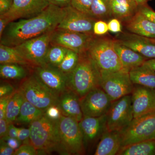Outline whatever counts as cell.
<instances>
[{"label": "cell", "instance_id": "44dd1931", "mask_svg": "<svg viewBox=\"0 0 155 155\" xmlns=\"http://www.w3.org/2000/svg\"><path fill=\"white\" fill-rule=\"evenodd\" d=\"M129 32L155 38V24L137 11L131 19L122 23Z\"/></svg>", "mask_w": 155, "mask_h": 155}, {"label": "cell", "instance_id": "ba28073f", "mask_svg": "<svg viewBox=\"0 0 155 155\" xmlns=\"http://www.w3.org/2000/svg\"><path fill=\"white\" fill-rule=\"evenodd\" d=\"M101 87L112 101L131 94L134 84L130 79L129 71H100Z\"/></svg>", "mask_w": 155, "mask_h": 155}, {"label": "cell", "instance_id": "d6986e66", "mask_svg": "<svg viewBox=\"0 0 155 155\" xmlns=\"http://www.w3.org/2000/svg\"><path fill=\"white\" fill-rule=\"evenodd\" d=\"M58 105L63 116L72 117L78 122L83 118L80 98L71 90L67 89L59 96Z\"/></svg>", "mask_w": 155, "mask_h": 155}, {"label": "cell", "instance_id": "52a82bcc", "mask_svg": "<svg viewBox=\"0 0 155 155\" xmlns=\"http://www.w3.org/2000/svg\"><path fill=\"white\" fill-rule=\"evenodd\" d=\"M121 147L135 143L155 140V112L134 118L119 131Z\"/></svg>", "mask_w": 155, "mask_h": 155}, {"label": "cell", "instance_id": "30bf717a", "mask_svg": "<svg viewBox=\"0 0 155 155\" xmlns=\"http://www.w3.org/2000/svg\"><path fill=\"white\" fill-rule=\"evenodd\" d=\"M131 94L113 101L106 114V130L119 131L134 119Z\"/></svg>", "mask_w": 155, "mask_h": 155}, {"label": "cell", "instance_id": "cb8c5ba5", "mask_svg": "<svg viewBox=\"0 0 155 155\" xmlns=\"http://www.w3.org/2000/svg\"><path fill=\"white\" fill-rule=\"evenodd\" d=\"M129 73L134 84L155 90V71L142 65L131 69Z\"/></svg>", "mask_w": 155, "mask_h": 155}, {"label": "cell", "instance_id": "836d02e7", "mask_svg": "<svg viewBox=\"0 0 155 155\" xmlns=\"http://www.w3.org/2000/svg\"><path fill=\"white\" fill-rule=\"evenodd\" d=\"M109 31L107 22L103 20H97L93 26V34L96 36H102L107 33Z\"/></svg>", "mask_w": 155, "mask_h": 155}, {"label": "cell", "instance_id": "7dc6e473", "mask_svg": "<svg viewBox=\"0 0 155 155\" xmlns=\"http://www.w3.org/2000/svg\"><path fill=\"white\" fill-rule=\"evenodd\" d=\"M18 127L14 126L13 123H9L7 136L12 138H17Z\"/></svg>", "mask_w": 155, "mask_h": 155}, {"label": "cell", "instance_id": "e575fe53", "mask_svg": "<svg viewBox=\"0 0 155 155\" xmlns=\"http://www.w3.org/2000/svg\"><path fill=\"white\" fill-rule=\"evenodd\" d=\"M38 155L37 151L31 143L22 144L15 151L14 155Z\"/></svg>", "mask_w": 155, "mask_h": 155}, {"label": "cell", "instance_id": "f907efd6", "mask_svg": "<svg viewBox=\"0 0 155 155\" xmlns=\"http://www.w3.org/2000/svg\"><path fill=\"white\" fill-rule=\"evenodd\" d=\"M150 1L151 0H135V2H136L138 5L147 4L148 2Z\"/></svg>", "mask_w": 155, "mask_h": 155}, {"label": "cell", "instance_id": "7c38bea8", "mask_svg": "<svg viewBox=\"0 0 155 155\" xmlns=\"http://www.w3.org/2000/svg\"><path fill=\"white\" fill-rule=\"evenodd\" d=\"M94 34L78 33L56 28L53 31L51 45L64 47L80 54L87 51Z\"/></svg>", "mask_w": 155, "mask_h": 155}, {"label": "cell", "instance_id": "d4e9b609", "mask_svg": "<svg viewBox=\"0 0 155 155\" xmlns=\"http://www.w3.org/2000/svg\"><path fill=\"white\" fill-rule=\"evenodd\" d=\"M117 155H155V140L138 142L121 147Z\"/></svg>", "mask_w": 155, "mask_h": 155}, {"label": "cell", "instance_id": "1f68e13d", "mask_svg": "<svg viewBox=\"0 0 155 155\" xmlns=\"http://www.w3.org/2000/svg\"><path fill=\"white\" fill-rule=\"evenodd\" d=\"M79 59V54L72 50L68 49L64 59L58 68L68 75L76 67Z\"/></svg>", "mask_w": 155, "mask_h": 155}, {"label": "cell", "instance_id": "484cf974", "mask_svg": "<svg viewBox=\"0 0 155 155\" xmlns=\"http://www.w3.org/2000/svg\"><path fill=\"white\" fill-rule=\"evenodd\" d=\"M45 111L40 110L24 100L20 113L15 122L22 124H29L41 117L45 114Z\"/></svg>", "mask_w": 155, "mask_h": 155}, {"label": "cell", "instance_id": "4fadbf2b", "mask_svg": "<svg viewBox=\"0 0 155 155\" xmlns=\"http://www.w3.org/2000/svg\"><path fill=\"white\" fill-rule=\"evenodd\" d=\"M65 8L66 14L57 28L78 33L94 34V25L97 19L76 10L71 5Z\"/></svg>", "mask_w": 155, "mask_h": 155}, {"label": "cell", "instance_id": "d6a6232c", "mask_svg": "<svg viewBox=\"0 0 155 155\" xmlns=\"http://www.w3.org/2000/svg\"><path fill=\"white\" fill-rule=\"evenodd\" d=\"M93 0H71V5L74 8L90 15Z\"/></svg>", "mask_w": 155, "mask_h": 155}, {"label": "cell", "instance_id": "9c48e42d", "mask_svg": "<svg viewBox=\"0 0 155 155\" xmlns=\"http://www.w3.org/2000/svg\"><path fill=\"white\" fill-rule=\"evenodd\" d=\"M53 31L28 40L14 48L31 65L45 66Z\"/></svg>", "mask_w": 155, "mask_h": 155}, {"label": "cell", "instance_id": "ee69618b", "mask_svg": "<svg viewBox=\"0 0 155 155\" xmlns=\"http://www.w3.org/2000/svg\"><path fill=\"white\" fill-rule=\"evenodd\" d=\"M15 150L11 148L6 143L4 140L1 139V146H0V155H14Z\"/></svg>", "mask_w": 155, "mask_h": 155}, {"label": "cell", "instance_id": "7bdbcfd3", "mask_svg": "<svg viewBox=\"0 0 155 155\" xmlns=\"http://www.w3.org/2000/svg\"><path fill=\"white\" fill-rule=\"evenodd\" d=\"M14 0H0V16L4 15L11 9Z\"/></svg>", "mask_w": 155, "mask_h": 155}, {"label": "cell", "instance_id": "74e56055", "mask_svg": "<svg viewBox=\"0 0 155 155\" xmlns=\"http://www.w3.org/2000/svg\"><path fill=\"white\" fill-rule=\"evenodd\" d=\"M30 136V128L19 127L18 129L17 139L22 144L30 143L29 138Z\"/></svg>", "mask_w": 155, "mask_h": 155}, {"label": "cell", "instance_id": "681fc988", "mask_svg": "<svg viewBox=\"0 0 155 155\" xmlns=\"http://www.w3.org/2000/svg\"><path fill=\"white\" fill-rule=\"evenodd\" d=\"M143 65L155 71V58L147 60Z\"/></svg>", "mask_w": 155, "mask_h": 155}, {"label": "cell", "instance_id": "3957f363", "mask_svg": "<svg viewBox=\"0 0 155 155\" xmlns=\"http://www.w3.org/2000/svg\"><path fill=\"white\" fill-rule=\"evenodd\" d=\"M100 87L101 72L98 67L87 52L79 54L78 64L68 75V89L80 99L92 90Z\"/></svg>", "mask_w": 155, "mask_h": 155}, {"label": "cell", "instance_id": "5b68a950", "mask_svg": "<svg viewBox=\"0 0 155 155\" xmlns=\"http://www.w3.org/2000/svg\"><path fill=\"white\" fill-rule=\"evenodd\" d=\"M19 89L25 100L40 110L45 111L50 106L58 105L59 96L48 88L34 73L22 79Z\"/></svg>", "mask_w": 155, "mask_h": 155}, {"label": "cell", "instance_id": "603a6c76", "mask_svg": "<svg viewBox=\"0 0 155 155\" xmlns=\"http://www.w3.org/2000/svg\"><path fill=\"white\" fill-rule=\"evenodd\" d=\"M138 6L135 0H111L112 16L123 23L137 13Z\"/></svg>", "mask_w": 155, "mask_h": 155}, {"label": "cell", "instance_id": "7402d4cb", "mask_svg": "<svg viewBox=\"0 0 155 155\" xmlns=\"http://www.w3.org/2000/svg\"><path fill=\"white\" fill-rule=\"evenodd\" d=\"M121 147L119 131L106 130L100 139L94 155H117Z\"/></svg>", "mask_w": 155, "mask_h": 155}, {"label": "cell", "instance_id": "8992f818", "mask_svg": "<svg viewBox=\"0 0 155 155\" xmlns=\"http://www.w3.org/2000/svg\"><path fill=\"white\" fill-rule=\"evenodd\" d=\"M58 123L64 155L84 154L85 145L79 122L72 117L62 115Z\"/></svg>", "mask_w": 155, "mask_h": 155}, {"label": "cell", "instance_id": "2e32d148", "mask_svg": "<svg viewBox=\"0 0 155 155\" xmlns=\"http://www.w3.org/2000/svg\"><path fill=\"white\" fill-rule=\"evenodd\" d=\"M122 44L130 48L147 59L155 58V38L122 31L114 38Z\"/></svg>", "mask_w": 155, "mask_h": 155}, {"label": "cell", "instance_id": "ffe728a7", "mask_svg": "<svg viewBox=\"0 0 155 155\" xmlns=\"http://www.w3.org/2000/svg\"><path fill=\"white\" fill-rule=\"evenodd\" d=\"M114 40V47L119 56L122 66L127 71L141 66L147 60V58Z\"/></svg>", "mask_w": 155, "mask_h": 155}, {"label": "cell", "instance_id": "f1b7e54d", "mask_svg": "<svg viewBox=\"0 0 155 155\" xmlns=\"http://www.w3.org/2000/svg\"><path fill=\"white\" fill-rule=\"evenodd\" d=\"M0 64H19L24 67L30 66L28 62L12 47L0 45Z\"/></svg>", "mask_w": 155, "mask_h": 155}, {"label": "cell", "instance_id": "bcb514c9", "mask_svg": "<svg viewBox=\"0 0 155 155\" xmlns=\"http://www.w3.org/2000/svg\"><path fill=\"white\" fill-rule=\"evenodd\" d=\"M50 4L61 8H65L71 5V0H48Z\"/></svg>", "mask_w": 155, "mask_h": 155}, {"label": "cell", "instance_id": "9a60e30c", "mask_svg": "<svg viewBox=\"0 0 155 155\" xmlns=\"http://www.w3.org/2000/svg\"><path fill=\"white\" fill-rule=\"evenodd\" d=\"M34 74L48 88L59 97L68 89V75L58 68L47 65L35 66Z\"/></svg>", "mask_w": 155, "mask_h": 155}, {"label": "cell", "instance_id": "277c9868", "mask_svg": "<svg viewBox=\"0 0 155 155\" xmlns=\"http://www.w3.org/2000/svg\"><path fill=\"white\" fill-rule=\"evenodd\" d=\"M114 40L106 34L102 36L94 35L90 43L87 52L100 71L126 70L114 48Z\"/></svg>", "mask_w": 155, "mask_h": 155}, {"label": "cell", "instance_id": "ab89813d", "mask_svg": "<svg viewBox=\"0 0 155 155\" xmlns=\"http://www.w3.org/2000/svg\"><path fill=\"white\" fill-rule=\"evenodd\" d=\"M13 94L0 97V119L5 118L7 106Z\"/></svg>", "mask_w": 155, "mask_h": 155}, {"label": "cell", "instance_id": "83f0119b", "mask_svg": "<svg viewBox=\"0 0 155 155\" xmlns=\"http://www.w3.org/2000/svg\"><path fill=\"white\" fill-rule=\"evenodd\" d=\"M24 100L25 97L19 89L13 93L7 106L5 117L9 123L16 121Z\"/></svg>", "mask_w": 155, "mask_h": 155}, {"label": "cell", "instance_id": "60d3db41", "mask_svg": "<svg viewBox=\"0 0 155 155\" xmlns=\"http://www.w3.org/2000/svg\"><path fill=\"white\" fill-rule=\"evenodd\" d=\"M15 91L14 87L11 84H2L0 86V97L12 94Z\"/></svg>", "mask_w": 155, "mask_h": 155}, {"label": "cell", "instance_id": "4316f807", "mask_svg": "<svg viewBox=\"0 0 155 155\" xmlns=\"http://www.w3.org/2000/svg\"><path fill=\"white\" fill-rule=\"evenodd\" d=\"M90 16L97 20L108 22L113 18L111 0H93Z\"/></svg>", "mask_w": 155, "mask_h": 155}, {"label": "cell", "instance_id": "d590c367", "mask_svg": "<svg viewBox=\"0 0 155 155\" xmlns=\"http://www.w3.org/2000/svg\"><path fill=\"white\" fill-rule=\"evenodd\" d=\"M137 11L155 24V11L147 4L139 5Z\"/></svg>", "mask_w": 155, "mask_h": 155}, {"label": "cell", "instance_id": "f546056e", "mask_svg": "<svg viewBox=\"0 0 155 155\" xmlns=\"http://www.w3.org/2000/svg\"><path fill=\"white\" fill-rule=\"evenodd\" d=\"M0 75L3 78L21 80L27 76L24 66L17 64H5L0 65Z\"/></svg>", "mask_w": 155, "mask_h": 155}, {"label": "cell", "instance_id": "f6af8a7d", "mask_svg": "<svg viewBox=\"0 0 155 155\" xmlns=\"http://www.w3.org/2000/svg\"><path fill=\"white\" fill-rule=\"evenodd\" d=\"M9 123L5 118L0 119V137L1 138L7 136Z\"/></svg>", "mask_w": 155, "mask_h": 155}, {"label": "cell", "instance_id": "ac0fdd59", "mask_svg": "<svg viewBox=\"0 0 155 155\" xmlns=\"http://www.w3.org/2000/svg\"><path fill=\"white\" fill-rule=\"evenodd\" d=\"M106 115L100 117L83 116L79 122L85 146H88L101 139L106 130Z\"/></svg>", "mask_w": 155, "mask_h": 155}, {"label": "cell", "instance_id": "c3c4849f", "mask_svg": "<svg viewBox=\"0 0 155 155\" xmlns=\"http://www.w3.org/2000/svg\"><path fill=\"white\" fill-rule=\"evenodd\" d=\"M10 23L6 18L2 16H0V38L2 36L5 29Z\"/></svg>", "mask_w": 155, "mask_h": 155}, {"label": "cell", "instance_id": "b9f144b4", "mask_svg": "<svg viewBox=\"0 0 155 155\" xmlns=\"http://www.w3.org/2000/svg\"><path fill=\"white\" fill-rule=\"evenodd\" d=\"M1 139L4 140L9 147L15 150L19 148L22 143L21 142L18 140V139L16 138H12L6 136Z\"/></svg>", "mask_w": 155, "mask_h": 155}, {"label": "cell", "instance_id": "f35d334b", "mask_svg": "<svg viewBox=\"0 0 155 155\" xmlns=\"http://www.w3.org/2000/svg\"><path fill=\"white\" fill-rule=\"evenodd\" d=\"M119 19L113 18L107 22L108 29L113 33H119L122 32V25Z\"/></svg>", "mask_w": 155, "mask_h": 155}, {"label": "cell", "instance_id": "8d00e7d4", "mask_svg": "<svg viewBox=\"0 0 155 155\" xmlns=\"http://www.w3.org/2000/svg\"><path fill=\"white\" fill-rule=\"evenodd\" d=\"M45 114L50 119L54 120H58L63 115L58 105H53L49 107L45 111Z\"/></svg>", "mask_w": 155, "mask_h": 155}, {"label": "cell", "instance_id": "6da1fadb", "mask_svg": "<svg viewBox=\"0 0 155 155\" xmlns=\"http://www.w3.org/2000/svg\"><path fill=\"white\" fill-rule=\"evenodd\" d=\"M65 14V8L50 4L36 16L12 21L0 38L1 44L14 47L28 40L54 31Z\"/></svg>", "mask_w": 155, "mask_h": 155}, {"label": "cell", "instance_id": "e0dca14e", "mask_svg": "<svg viewBox=\"0 0 155 155\" xmlns=\"http://www.w3.org/2000/svg\"><path fill=\"white\" fill-rule=\"evenodd\" d=\"M131 96L134 118L155 112V90L134 84Z\"/></svg>", "mask_w": 155, "mask_h": 155}, {"label": "cell", "instance_id": "8fae6325", "mask_svg": "<svg viewBox=\"0 0 155 155\" xmlns=\"http://www.w3.org/2000/svg\"><path fill=\"white\" fill-rule=\"evenodd\" d=\"M80 102L83 116L94 117L106 115L113 103L101 87L89 92L81 98Z\"/></svg>", "mask_w": 155, "mask_h": 155}, {"label": "cell", "instance_id": "4dcf8cb0", "mask_svg": "<svg viewBox=\"0 0 155 155\" xmlns=\"http://www.w3.org/2000/svg\"><path fill=\"white\" fill-rule=\"evenodd\" d=\"M68 50V49L61 46L51 45L46 58V65L58 68Z\"/></svg>", "mask_w": 155, "mask_h": 155}, {"label": "cell", "instance_id": "5bb4252c", "mask_svg": "<svg viewBox=\"0 0 155 155\" xmlns=\"http://www.w3.org/2000/svg\"><path fill=\"white\" fill-rule=\"evenodd\" d=\"M50 4L48 0H14L11 9L1 16L5 17L10 22L19 19L31 18L41 13Z\"/></svg>", "mask_w": 155, "mask_h": 155}, {"label": "cell", "instance_id": "7a4b0ae2", "mask_svg": "<svg viewBox=\"0 0 155 155\" xmlns=\"http://www.w3.org/2000/svg\"><path fill=\"white\" fill-rule=\"evenodd\" d=\"M58 120L50 119L44 114L29 125L30 143L38 155H46L56 152L64 155L61 145Z\"/></svg>", "mask_w": 155, "mask_h": 155}]
</instances>
